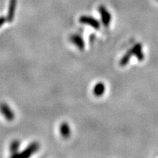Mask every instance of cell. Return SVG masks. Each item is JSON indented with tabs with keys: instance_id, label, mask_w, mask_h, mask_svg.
Wrapping results in <instances>:
<instances>
[{
	"instance_id": "6da1fadb",
	"label": "cell",
	"mask_w": 158,
	"mask_h": 158,
	"mask_svg": "<svg viewBox=\"0 0 158 158\" xmlns=\"http://www.w3.org/2000/svg\"><path fill=\"white\" fill-rule=\"evenodd\" d=\"M0 112L7 119V121L11 122L13 121L15 118V114L13 110L11 109L10 107L5 102H2L0 103Z\"/></svg>"
},
{
	"instance_id": "7a4b0ae2",
	"label": "cell",
	"mask_w": 158,
	"mask_h": 158,
	"mask_svg": "<svg viewBox=\"0 0 158 158\" xmlns=\"http://www.w3.org/2000/svg\"><path fill=\"white\" fill-rule=\"evenodd\" d=\"M98 11L100 14V16H101L102 24L106 27H108L110 25V21H111V14L110 13V12L108 10V9L104 5L99 6Z\"/></svg>"
},
{
	"instance_id": "3957f363",
	"label": "cell",
	"mask_w": 158,
	"mask_h": 158,
	"mask_svg": "<svg viewBox=\"0 0 158 158\" xmlns=\"http://www.w3.org/2000/svg\"><path fill=\"white\" fill-rule=\"evenodd\" d=\"M79 21L83 24L89 25L95 29L100 28V22L94 17L90 16V15H82L79 19Z\"/></svg>"
},
{
	"instance_id": "277c9868",
	"label": "cell",
	"mask_w": 158,
	"mask_h": 158,
	"mask_svg": "<svg viewBox=\"0 0 158 158\" xmlns=\"http://www.w3.org/2000/svg\"><path fill=\"white\" fill-rule=\"evenodd\" d=\"M40 148V145L37 142H32L27 147L26 149L23 150L22 152L19 153L18 156H20V157H30L35 154L37 150L39 149Z\"/></svg>"
},
{
	"instance_id": "5b68a950",
	"label": "cell",
	"mask_w": 158,
	"mask_h": 158,
	"mask_svg": "<svg viewBox=\"0 0 158 158\" xmlns=\"http://www.w3.org/2000/svg\"><path fill=\"white\" fill-rule=\"evenodd\" d=\"M70 41L74 44L80 51H83L85 48V43L82 37L79 35L73 34L70 36Z\"/></svg>"
},
{
	"instance_id": "8992f818",
	"label": "cell",
	"mask_w": 158,
	"mask_h": 158,
	"mask_svg": "<svg viewBox=\"0 0 158 158\" xmlns=\"http://www.w3.org/2000/svg\"><path fill=\"white\" fill-rule=\"evenodd\" d=\"M17 0H10L9 7H8V13L7 15V21L9 22L13 21L15 16V8H16Z\"/></svg>"
},
{
	"instance_id": "52a82bcc",
	"label": "cell",
	"mask_w": 158,
	"mask_h": 158,
	"mask_svg": "<svg viewBox=\"0 0 158 158\" xmlns=\"http://www.w3.org/2000/svg\"><path fill=\"white\" fill-rule=\"evenodd\" d=\"M132 51H133V55L137 57L138 61H142L144 59V55L143 53V50H142V45L141 43H137L133 46V48H132Z\"/></svg>"
},
{
	"instance_id": "ba28073f",
	"label": "cell",
	"mask_w": 158,
	"mask_h": 158,
	"mask_svg": "<svg viewBox=\"0 0 158 158\" xmlns=\"http://www.w3.org/2000/svg\"><path fill=\"white\" fill-rule=\"evenodd\" d=\"M59 131L62 138H68L70 136L71 130L69 124L67 122H62L59 127Z\"/></svg>"
},
{
	"instance_id": "9c48e42d",
	"label": "cell",
	"mask_w": 158,
	"mask_h": 158,
	"mask_svg": "<svg viewBox=\"0 0 158 158\" xmlns=\"http://www.w3.org/2000/svg\"><path fill=\"white\" fill-rule=\"evenodd\" d=\"M20 144L21 143L19 140H13L10 144V151L11 153V157H16L19 155Z\"/></svg>"
},
{
	"instance_id": "30bf717a",
	"label": "cell",
	"mask_w": 158,
	"mask_h": 158,
	"mask_svg": "<svg viewBox=\"0 0 158 158\" xmlns=\"http://www.w3.org/2000/svg\"><path fill=\"white\" fill-rule=\"evenodd\" d=\"M106 92V86L103 83L99 82L94 86L93 94L96 97H101Z\"/></svg>"
},
{
	"instance_id": "8fae6325",
	"label": "cell",
	"mask_w": 158,
	"mask_h": 158,
	"mask_svg": "<svg viewBox=\"0 0 158 158\" xmlns=\"http://www.w3.org/2000/svg\"><path fill=\"white\" fill-rule=\"evenodd\" d=\"M133 55V51H132V48L130 49V50H128L127 52H126V54L122 56L121 60H120L119 62L120 66L122 67L126 66V65L128 64V62H130V58H131Z\"/></svg>"
},
{
	"instance_id": "7c38bea8",
	"label": "cell",
	"mask_w": 158,
	"mask_h": 158,
	"mask_svg": "<svg viewBox=\"0 0 158 158\" xmlns=\"http://www.w3.org/2000/svg\"><path fill=\"white\" fill-rule=\"evenodd\" d=\"M6 21H7V17H5V16L0 17V27H1L6 22Z\"/></svg>"
},
{
	"instance_id": "4fadbf2b",
	"label": "cell",
	"mask_w": 158,
	"mask_h": 158,
	"mask_svg": "<svg viewBox=\"0 0 158 158\" xmlns=\"http://www.w3.org/2000/svg\"><path fill=\"white\" fill-rule=\"evenodd\" d=\"M157 1H158V0H157Z\"/></svg>"
}]
</instances>
